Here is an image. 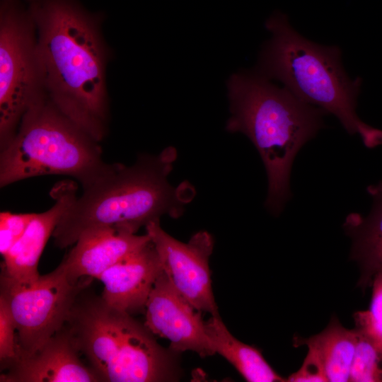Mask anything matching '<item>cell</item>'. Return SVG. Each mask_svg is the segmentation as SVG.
I'll return each instance as SVG.
<instances>
[{
	"mask_svg": "<svg viewBox=\"0 0 382 382\" xmlns=\"http://www.w3.org/2000/svg\"><path fill=\"white\" fill-rule=\"evenodd\" d=\"M37 35V56L47 96L98 141L109 117L106 68L110 51L104 15L81 0H26Z\"/></svg>",
	"mask_w": 382,
	"mask_h": 382,
	"instance_id": "6da1fadb",
	"label": "cell"
},
{
	"mask_svg": "<svg viewBox=\"0 0 382 382\" xmlns=\"http://www.w3.org/2000/svg\"><path fill=\"white\" fill-rule=\"evenodd\" d=\"M176 156L169 146L156 156L141 155L130 166L113 163L107 173L83 188L64 214L52 233L54 245L67 248L96 228L136 233L163 214L178 217L191 198L185 186L174 188L168 182Z\"/></svg>",
	"mask_w": 382,
	"mask_h": 382,
	"instance_id": "7a4b0ae2",
	"label": "cell"
},
{
	"mask_svg": "<svg viewBox=\"0 0 382 382\" xmlns=\"http://www.w3.org/2000/svg\"><path fill=\"white\" fill-rule=\"evenodd\" d=\"M227 87L231 117L226 129L243 133L257 149L268 178L265 207L279 214L291 197L294 160L323 127L327 113L258 71L234 74Z\"/></svg>",
	"mask_w": 382,
	"mask_h": 382,
	"instance_id": "3957f363",
	"label": "cell"
},
{
	"mask_svg": "<svg viewBox=\"0 0 382 382\" xmlns=\"http://www.w3.org/2000/svg\"><path fill=\"white\" fill-rule=\"evenodd\" d=\"M265 27L272 37L261 52L258 72L281 81L301 100L334 115L367 148L381 145L382 130L367 125L357 114L361 80L347 76L340 48L305 38L280 12L271 15Z\"/></svg>",
	"mask_w": 382,
	"mask_h": 382,
	"instance_id": "277c9868",
	"label": "cell"
},
{
	"mask_svg": "<svg viewBox=\"0 0 382 382\" xmlns=\"http://www.w3.org/2000/svg\"><path fill=\"white\" fill-rule=\"evenodd\" d=\"M77 297L65 323L77 350L102 381L152 382L175 378L173 352L132 315L88 293Z\"/></svg>",
	"mask_w": 382,
	"mask_h": 382,
	"instance_id": "5b68a950",
	"label": "cell"
},
{
	"mask_svg": "<svg viewBox=\"0 0 382 382\" xmlns=\"http://www.w3.org/2000/svg\"><path fill=\"white\" fill-rule=\"evenodd\" d=\"M0 187L45 175H69L82 187L107 173L99 141L44 95L24 114L13 140L0 151Z\"/></svg>",
	"mask_w": 382,
	"mask_h": 382,
	"instance_id": "8992f818",
	"label": "cell"
},
{
	"mask_svg": "<svg viewBox=\"0 0 382 382\" xmlns=\"http://www.w3.org/2000/svg\"><path fill=\"white\" fill-rule=\"evenodd\" d=\"M45 95L37 35L27 5L0 0V151L16 136L30 106Z\"/></svg>",
	"mask_w": 382,
	"mask_h": 382,
	"instance_id": "52a82bcc",
	"label": "cell"
},
{
	"mask_svg": "<svg viewBox=\"0 0 382 382\" xmlns=\"http://www.w3.org/2000/svg\"><path fill=\"white\" fill-rule=\"evenodd\" d=\"M92 279L72 280L62 263L29 286L1 275L0 297L16 327V360L34 354L64 327L77 297Z\"/></svg>",
	"mask_w": 382,
	"mask_h": 382,
	"instance_id": "ba28073f",
	"label": "cell"
},
{
	"mask_svg": "<svg viewBox=\"0 0 382 382\" xmlns=\"http://www.w3.org/2000/svg\"><path fill=\"white\" fill-rule=\"evenodd\" d=\"M145 228L163 272L176 291L199 311L218 315L209 267L214 248L212 236L207 231H199L187 243H183L163 231L159 221H151Z\"/></svg>",
	"mask_w": 382,
	"mask_h": 382,
	"instance_id": "9c48e42d",
	"label": "cell"
},
{
	"mask_svg": "<svg viewBox=\"0 0 382 382\" xmlns=\"http://www.w3.org/2000/svg\"><path fill=\"white\" fill-rule=\"evenodd\" d=\"M145 316V325L168 340L172 352L192 351L202 357L215 354L201 312L176 291L163 272L149 296Z\"/></svg>",
	"mask_w": 382,
	"mask_h": 382,
	"instance_id": "30bf717a",
	"label": "cell"
},
{
	"mask_svg": "<svg viewBox=\"0 0 382 382\" xmlns=\"http://www.w3.org/2000/svg\"><path fill=\"white\" fill-rule=\"evenodd\" d=\"M76 191L72 180H63L53 187L50 195L55 201L54 205L35 214L23 236L2 256L1 275L25 286L37 281L40 257L59 220L76 199Z\"/></svg>",
	"mask_w": 382,
	"mask_h": 382,
	"instance_id": "8fae6325",
	"label": "cell"
},
{
	"mask_svg": "<svg viewBox=\"0 0 382 382\" xmlns=\"http://www.w3.org/2000/svg\"><path fill=\"white\" fill-rule=\"evenodd\" d=\"M65 325L30 356L18 359L1 374V382H97L83 364Z\"/></svg>",
	"mask_w": 382,
	"mask_h": 382,
	"instance_id": "7c38bea8",
	"label": "cell"
},
{
	"mask_svg": "<svg viewBox=\"0 0 382 382\" xmlns=\"http://www.w3.org/2000/svg\"><path fill=\"white\" fill-rule=\"evenodd\" d=\"M151 242L147 233L137 235L107 226L84 232L61 263L74 281L98 277L108 269Z\"/></svg>",
	"mask_w": 382,
	"mask_h": 382,
	"instance_id": "4fadbf2b",
	"label": "cell"
},
{
	"mask_svg": "<svg viewBox=\"0 0 382 382\" xmlns=\"http://www.w3.org/2000/svg\"><path fill=\"white\" fill-rule=\"evenodd\" d=\"M162 273L159 257L151 241L98 277L104 286L101 296L111 306L131 315L145 310L154 284Z\"/></svg>",
	"mask_w": 382,
	"mask_h": 382,
	"instance_id": "5bb4252c",
	"label": "cell"
},
{
	"mask_svg": "<svg viewBox=\"0 0 382 382\" xmlns=\"http://www.w3.org/2000/svg\"><path fill=\"white\" fill-rule=\"evenodd\" d=\"M295 341V345H306L316 354L323 366L328 381H349L357 342L356 328H344L334 317L321 332Z\"/></svg>",
	"mask_w": 382,
	"mask_h": 382,
	"instance_id": "9a60e30c",
	"label": "cell"
},
{
	"mask_svg": "<svg viewBox=\"0 0 382 382\" xmlns=\"http://www.w3.org/2000/svg\"><path fill=\"white\" fill-rule=\"evenodd\" d=\"M205 325L215 354L230 362L247 381H287L270 366L257 349L235 338L219 314L212 316Z\"/></svg>",
	"mask_w": 382,
	"mask_h": 382,
	"instance_id": "2e32d148",
	"label": "cell"
},
{
	"mask_svg": "<svg viewBox=\"0 0 382 382\" xmlns=\"http://www.w3.org/2000/svg\"><path fill=\"white\" fill-rule=\"evenodd\" d=\"M373 204L366 216L349 214L344 227L352 240L351 257L362 262L382 245V182L367 187Z\"/></svg>",
	"mask_w": 382,
	"mask_h": 382,
	"instance_id": "e0dca14e",
	"label": "cell"
},
{
	"mask_svg": "<svg viewBox=\"0 0 382 382\" xmlns=\"http://www.w3.org/2000/svg\"><path fill=\"white\" fill-rule=\"evenodd\" d=\"M357 342L351 366L349 381H382V347L366 332L355 327Z\"/></svg>",
	"mask_w": 382,
	"mask_h": 382,
	"instance_id": "ac0fdd59",
	"label": "cell"
},
{
	"mask_svg": "<svg viewBox=\"0 0 382 382\" xmlns=\"http://www.w3.org/2000/svg\"><path fill=\"white\" fill-rule=\"evenodd\" d=\"M372 295L369 308L354 313L355 325L366 332L382 347V270L372 279Z\"/></svg>",
	"mask_w": 382,
	"mask_h": 382,
	"instance_id": "d6986e66",
	"label": "cell"
},
{
	"mask_svg": "<svg viewBox=\"0 0 382 382\" xmlns=\"http://www.w3.org/2000/svg\"><path fill=\"white\" fill-rule=\"evenodd\" d=\"M18 358L17 332L14 319L6 301L0 297V361L7 369Z\"/></svg>",
	"mask_w": 382,
	"mask_h": 382,
	"instance_id": "ffe728a7",
	"label": "cell"
},
{
	"mask_svg": "<svg viewBox=\"0 0 382 382\" xmlns=\"http://www.w3.org/2000/svg\"><path fill=\"white\" fill-rule=\"evenodd\" d=\"M35 213H0V253L4 255L25 232Z\"/></svg>",
	"mask_w": 382,
	"mask_h": 382,
	"instance_id": "44dd1931",
	"label": "cell"
},
{
	"mask_svg": "<svg viewBox=\"0 0 382 382\" xmlns=\"http://www.w3.org/2000/svg\"><path fill=\"white\" fill-rule=\"evenodd\" d=\"M290 382L328 381L323 366L314 352L308 349L301 367L287 378Z\"/></svg>",
	"mask_w": 382,
	"mask_h": 382,
	"instance_id": "7402d4cb",
	"label": "cell"
},
{
	"mask_svg": "<svg viewBox=\"0 0 382 382\" xmlns=\"http://www.w3.org/2000/svg\"><path fill=\"white\" fill-rule=\"evenodd\" d=\"M360 265L362 275L359 284L366 285L377 272L382 270V245L360 263Z\"/></svg>",
	"mask_w": 382,
	"mask_h": 382,
	"instance_id": "603a6c76",
	"label": "cell"
}]
</instances>
